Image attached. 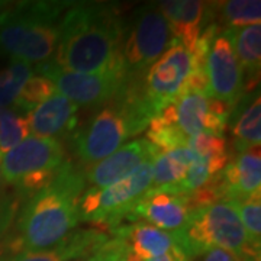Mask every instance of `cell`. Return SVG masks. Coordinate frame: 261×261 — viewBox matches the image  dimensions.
I'll return each instance as SVG.
<instances>
[{"label":"cell","instance_id":"cell-1","mask_svg":"<svg viewBox=\"0 0 261 261\" xmlns=\"http://www.w3.org/2000/svg\"><path fill=\"white\" fill-rule=\"evenodd\" d=\"M125 28L119 5L71 2L60 20L58 45L49 61L84 74L125 71L122 58Z\"/></svg>","mask_w":261,"mask_h":261},{"label":"cell","instance_id":"cell-2","mask_svg":"<svg viewBox=\"0 0 261 261\" xmlns=\"http://www.w3.org/2000/svg\"><path fill=\"white\" fill-rule=\"evenodd\" d=\"M86 177L65 160L51 183L31 196L18 222L16 251H42L56 247L80 222V199Z\"/></svg>","mask_w":261,"mask_h":261},{"label":"cell","instance_id":"cell-3","mask_svg":"<svg viewBox=\"0 0 261 261\" xmlns=\"http://www.w3.org/2000/svg\"><path fill=\"white\" fill-rule=\"evenodd\" d=\"M155 115L142 99L135 75L118 97L105 103L87 125L74 135L77 157L87 166L111 155L126 141L148 128Z\"/></svg>","mask_w":261,"mask_h":261},{"label":"cell","instance_id":"cell-4","mask_svg":"<svg viewBox=\"0 0 261 261\" xmlns=\"http://www.w3.org/2000/svg\"><path fill=\"white\" fill-rule=\"evenodd\" d=\"M71 2H20L0 13V56L28 64L47 63L56 54L58 25Z\"/></svg>","mask_w":261,"mask_h":261},{"label":"cell","instance_id":"cell-5","mask_svg":"<svg viewBox=\"0 0 261 261\" xmlns=\"http://www.w3.org/2000/svg\"><path fill=\"white\" fill-rule=\"evenodd\" d=\"M181 232L185 250L190 257L219 248L232 254L238 261H260V250L250 244L229 202L222 200L197 207Z\"/></svg>","mask_w":261,"mask_h":261},{"label":"cell","instance_id":"cell-6","mask_svg":"<svg viewBox=\"0 0 261 261\" xmlns=\"http://www.w3.org/2000/svg\"><path fill=\"white\" fill-rule=\"evenodd\" d=\"M154 159L145 160L126 177L106 187H89L80 199V219L112 229L125 224L130 211L152 187Z\"/></svg>","mask_w":261,"mask_h":261},{"label":"cell","instance_id":"cell-7","mask_svg":"<svg viewBox=\"0 0 261 261\" xmlns=\"http://www.w3.org/2000/svg\"><path fill=\"white\" fill-rule=\"evenodd\" d=\"M173 41L171 29L159 6L151 3L140 8L125 28L122 58L126 74L144 73Z\"/></svg>","mask_w":261,"mask_h":261},{"label":"cell","instance_id":"cell-8","mask_svg":"<svg viewBox=\"0 0 261 261\" xmlns=\"http://www.w3.org/2000/svg\"><path fill=\"white\" fill-rule=\"evenodd\" d=\"M192 70V54L174 39L157 61L137 74L138 89L155 116L185 93Z\"/></svg>","mask_w":261,"mask_h":261},{"label":"cell","instance_id":"cell-9","mask_svg":"<svg viewBox=\"0 0 261 261\" xmlns=\"http://www.w3.org/2000/svg\"><path fill=\"white\" fill-rule=\"evenodd\" d=\"M231 111L228 105L209 94L186 92L154 118L178 130L186 138L197 134L222 137Z\"/></svg>","mask_w":261,"mask_h":261},{"label":"cell","instance_id":"cell-10","mask_svg":"<svg viewBox=\"0 0 261 261\" xmlns=\"http://www.w3.org/2000/svg\"><path fill=\"white\" fill-rule=\"evenodd\" d=\"M38 71L54 83L56 90L79 106H97L111 102L123 92L129 80L125 71L84 74L61 68L51 61L38 65Z\"/></svg>","mask_w":261,"mask_h":261},{"label":"cell","instance_id":"cell-11","mask_svg":"<svg viewBox=\"0 0 261 261\" xmlns=\"http://www.w3.org/2000/svg\"><path fill=\"white\" fill-rule=\"evenodd\" d=\"M197 209L190 196L180 193L176 186L151 187L130 211L128 221H144L163 231L185 229Z\"/></svg>","mask_w":261,"mask_h":261},{"label":"cell","instance_id":"cell-12","mask_svg":"<svg viewBox=\"0 0 261 261\" xmlns=\"http://www.w3.org/2000/svg\"><path fill=\"white\" fill-rule=\"evenodd\" d=\"M64 155L58 140L31 135L0 157V173L5 181L18 186L29 174L57 171L65 161Z\"/></svg>","mask_w":261,"mask_h":261},{"label":"cell","instance_id":"cell-13","mask_svg":"<svg viewBox=\"0 0 261 261\" xmlns=\"http://www.w3.org/2000/svg\"><path fill=\"white\" fill-rule=\"evenodd\" d=\"M206 77L209 94L231 109L245 94L243 70L225 29L215 37L211 45L206 58Z\"/></svg>","mask_w":261,"mask_h":261},{"label":"cell","instance_id":"cell-14","mask_svg":"<svg viewBox=\"0 0 261 261\" xmlns=\"http://www.w3.org/2000/svg\"><path fill=\"white\" fill-rule=\"evenodd\" d=\"M159 151L145 138L123 144L106 159L93 164L86 173V181L90 187H106L126 177L145 160L157 157Z\"/></svg>","mask_w":261,"mask_h":261},{"label":"cell","instance_id":"cell-15","mask_svg":"<svg viewBox=\"0 0 261 261\" xmlns=\"http://www.w3.org/2000/svg\"><path fill=\"white\" fill-rule=\"evenodd\" d=\"M157 6L167 20L174 39L192 53L202 31L211 23V3L199 0H170L160 2Z\"/></svg>","mask_w":261,"mask_h":261},{"label":"cell","instance_id":"cell-16","mask_svg":"<svg viewBox=\"0 0 261 261\" xmlns=\"http://www.w3.org/2000/svg\"><path fill=\"white\" fill-rule=\"evenodd\" d=\"M111 231L113 232V237L122 240L126 244L128 250L137 254L142 260H152L176 248L185 250L181 231L168 232L144 221H135L134 224H121Z\"/></svg>","mask_w":261,"mask_h":261},{"label":"cell","instance_id":"cell-17","mask_svg":"<svg viewBox=\"0 0 261 261\" xmlns=\"http://www.w3.org/2000/svg\"><path fill=\"white\" fill-rule=\"evenodd\" d=\"M224 200H243L261 195L260 147L241 151L221 171Z\"/></svg>","mask_w":261,"mask_h":261},{"label":"cell","instance_id":"cell-18","mask_svg":"<svg viewBox=\"0 0 261 261\" xmlns=\"http://www.w3.org/2000/svg\"><path fill=\"white\" fill-rule=\"evenodd\" d=\"M79 108V105L56 92L27 115L29 132L42 138L67 135L77 126Z\"/></svg>","mask_w":261,"mask_h":261},{"label":"cell","instance_id":"cell-19","mask_svg":"<svg viewBox=\"0 0 261 261\" xmlns=\"http://www.w3.org/2000/svg\"><path fill=\"white\" fill-rule=\"evenodd\" d=\"M111 237L97 229L70 233L56 247L42 251H22L6 261H77L100 248Z\"/></svg>","mask_w":261,"mask_h":261},{"label":"cell","instance_id":"cell-20","mask_svg":"<svg viewBox=\"0 0 261 261\" xmlns=\"http://www.w3.org/2000/svg\"><path fill=\"white\" fill-rule=\"evenodd\" d=\"M244 75V89L251 90L258 82L261 67V27L225 29Z\"/></svg>","mask_w":261,"mask_h":261},{"label":"cell","instance_id":"cell-21","mask_svg":"<svg viewBox=\"0 0 261 261\" xmlns=\"http://www.w3.org/2000/svg\"><path fill=\"white\" fill-rule=\"evenodd\" d=\"M195 157L196 152L187 147L159 154L154 159L152 187L178 185L186 176L187 170L193 163Z\"/></svg>","mask_w":261,"mask_h":261},{"label":"cell","instance_id":"cell-22","mask_svg":"<svg viewBox=\"0 0 261 261\" xmlns=\"http://www.w3.org/2000/svg\"><path fill=\"white\" fill-rule=\"evenodd\" d=\"M212 18H219L226 25V29L245 28L260 25V0H228L211 3Z\"/></svg>","mask_w":261,"mask_h":261},{"label":"cell","instance_id":"cell-23","mask_svg":"<svg viewBox=\"0 0 261 261\" xmlns=\"http://www.w3.org/2000/svg\"><path fill=\"white\" fill-rule=\"evenodd\" d=\"M233 145L238 152L260 147L261 142V100L260 94L245 106L232 125Z\"/></svg>","mask_w":261,"mask_h":261},{"label":"cell","instance_id":"cell-24","mask_svg":"<svg viewBox=\"0 0 261 261\" xmlns=\"http://www.w3.org/2000/svg\"><path fill=\"white\" fill-rule=\"evenodd\" d=\"M34 74L28 63L12 61L5 70L0 71V108L15 105L23 84Z\"/></svg>","mask_w":261,"mask_h":261},{"label":"cell","instance_id":"cell-25","mask_svg":"<svg viewBox=\"0 0 261 261\" xmlns=\"http://www.w3.org/2000/svg\"><path fill=\"white\" fill-rule=\"evenodd\" d=\"M29 128L27 116L18 111L0 108V157L28 138Z\"/></svg>","mask_w":261,"mask_h":261},{"label":"cell","instance_id":"cell-26","mask_svg":"<svg viewBox=\"0 0 261 261\" xmlns=\"http://www.w3.org/2000/svg\"><path fill=\"white\" fill-rule=\"evenodd\" d=\"M261 195L243 200H229L241 221L247 238L254 248L260 250L261 244Z\"/></svg>","mask_w":261,"mask_h":261},{"label":"cell","instance_id":"cell-27","mask_svg":"<svg viewBox=\"0 0 261 261\" xmlns=\"http://www.w3.org/2000/svg\"><path fill=\"white\" fill-rule=\"evenodd\" d=\"M56 92V86L49 79L41 74L32 75L31 79H28V82L23 84L18 99L15 102V106L20 111H27L29 113L32 109H35L38 105L45 102L48 97H51Z\"/></svg>","mask_w":261,"mask_h":261},{"label":"cell","instance_id":"cell-28","mask_svg":"<svg viewBox=\"0 0 261 261\" xmlns=\"http://www.w3.org/2000/svg\"><path fill=\"white\" fill-rule=\"evenodd\" d=\"M187 148L197 155L212 160H229L228 145L224 137H215L209 134H197L187 141Z\"/></svg>","mask_w":261,"mask_h":261},{"label":"cell","instance_id":"cell-29","mask_svg":"<svg viewBox=\"0 0 261 261\" xmlns=\"http://www.w3.org/2000/svg\"><path fill=\"white\" fill-rule=\"evenodd\" d=\"M128 251L129 250L126 244L119 238L113 237V238H109L100 248H97L90 255L77 261H121Z\"/></svg>","mask_w":261,"mask_h":261},{"label":"cell","instance_id":"cell-30","mask_svg":"<svg viewBox=\"0 0 261 261\" xmlns=\"http://www.w3.org/2000/svg\"><path fill=\"white\" fill-rule=\"evenodd\" d=\"M190 255L187 254L185 250L181 248H176V250H171V251L166 252L160 257H155L152 260H147V261H190Z\"/></svg>","mask_w":261,"mask_h":261},{"label":"cell","instance_id":"cell-31","mask_svg":"<svg viewBox=\"0 0 261 261\" xmlns=\"http://www.w3.org/2000/svg\"><path fill=\"white\" fill-rule=\"evenodd\" d=\"M202 261H238L232 254L228 251L219 250V248H212L209 251L203 252V260Z\"/></svg>","mask_w":261,"mask_h":261},{"label":"cell","instance_id":"cell-32","mask_svg":"<svg viewBox=\"0 0 261 261\" xmlns=\"http://www.w3.org/2000/svg\"><path fill=\"white\" fill-rule=\"evenodd\" d=\"M121 261H147V260H142V258H141V257H138L137 254L128 251L126 252V255H125V257H123Z\"/></svg>","mask_w":261,"mask_h":261},{"label":"cell","instance_id":"cell-33","mask_svg":"<svg viewBox=\"0 0 261 261\" xmlns=\"http://www.w3.org/2000/svg\"><path fill=\"white\" fill-rule=\"evenodd\" d=\"M6 5H9L8 2H0V10L6 9Z\"/></svg>","mask_w":261,"mask_h":261}]
</instances>
